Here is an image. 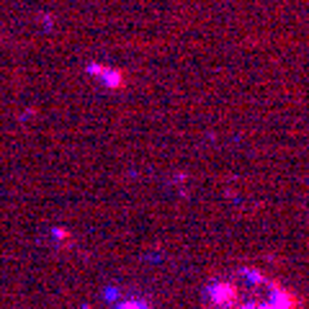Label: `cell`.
I'll return each mask as SVG.
<instances>
[{"label":"cell","mask_w":309,"mask_h":309,"mask_svg":"<svg viewBox=\"0 0 309 309\" xmlns=\"http://www.w3.org/2000/svg\"><path fill=\"white\" fill-rule=\"evenodd\" d=\"M88 72L95 75V78H98L103 85H108V88H121V85H124V75H121L119 70L103 67V65H98V62H90V65H88Z\"/></svg>","instance_id":"cell-1"},{"label":"cell","mask_w":309,"mask_h":309,"mask_svg":"<svg viewBox=\"0 0 309 309\" xmlns=\"http://www.w3.org/2000/svg\"><path fill=\"white\" fill-rule=\"evenodd\" d=\"M116 309H149V306H147V301H142V299H126V301H121Z\"/></svg>","instance_id":"cell-2"}]
</instances>
